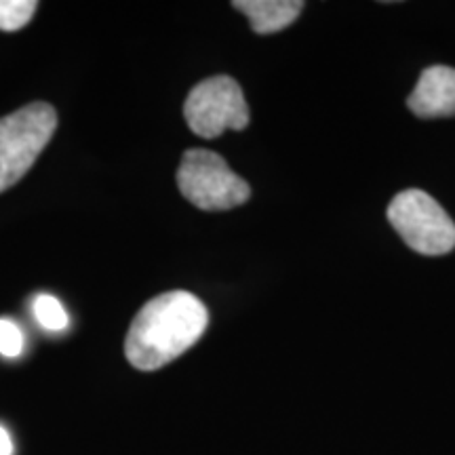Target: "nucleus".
I'll return each instance as SVG.
<instances>
[{
	"mask_svg": "<svg viewBox=\"0 0 455 455\" xmlns=\"http://www.w3.org/2000/svg\"><path fill=\"white\" fill-rule=\"evenodd\" d=\"M209 325V312L195 293L156 295L131 323L124 355L140 371H156L190 350Z\"/></svg>",
	"mask_w": 455,
	"mask_h": 455,
	"instance_id": "obj_1",
	"label": "nucleus"
},
{
	"mask_svg": "<svg viewBox=\"0 0 455 455\" xmlns=\"http://www.w3.org/2000/svg\"><path fill=\"white\" fill-rule=\"evenodd\" d=\"M55 127L57 114L53 106L43 101L0 118V195L13 188L32 169L53 138Z\"/></svg>",
	"mask_w": 455,
	"mask_h": 455,
	"instance_id": "obj_2",
	"label": "nucleus"
},
{
	"mask_svg": "<svg viewBox=\"0 0 455 455\" xmlns=\"http://www.w3.org/2000/svg\"><path fill=\"white\" fill-rule=\"evenodd\" d=\"M178 186L186 201L203 212H228L247 203L251 188L212 150L195 148L181 156Z\"/></svg>",
	"mask_w": 455,
	"mask_h": 455,
	"instance_id": "obj_3",
	"label": "nucleus"
},
{
	"mask_svg": "<svg viewBox=\"0 0 455 455\" xmlns=\"http://www.w3.org/2000/svg\"><path fill=\"white\" fill-rule=\"evenodd\" d=\"M388 220L413 251L445 255L455 247L453 220L422 190H405L392 198Z\"/></svg>",
	"mask_w": 455,
	"mask_h": 455,
	"instance_id": "obj_4",
	"label": "nucleus"
},
{
	"mask_svg": "<svg viewBox=\"0 0 455 455\" xmlns=\"http://www.w3.org/2000/svg\"><path fill=\"white\" fill-rule=\"evenodd\" d=\"M184 116L198 138H220L226 129L243 131L249 124V106L243 89L230 76H212L188 95Z\"/></svg>",
	"mask_w": 455,
	"mask_h": 455,
	"instance_id": "obj_5",
	"label": "nucleus"
},
{
	"mask_svg": "<svg viewBox=\"0 0 455 455\" xmlns=\"http://www.w3.org/2000/svg\"><path fill=\"white\" fill-rule=\"evenodd\" d=\"M407 104L419 118L455 116V68H426Z\"/></svg>",
	"mask_w": 455,
	"mask_h": 455,
	"instance_id": "obj_6",
	"label": "nucleus"
},
{
	"mask_svg": "<svg viewBox=\"0 0 455 455\" xmlns=\"http://www.w3.org/2000/svg\"><path fill=\"white\" fill-rule=\"evenodd\" d=\"M232 7L249 17L253 32L275 34L298 20L304 3L299 0H235Z\"/></svg>",
	"mask_w": 455,
	"mask_h": 455,
	"instance_id": "obj_7",
	"label": "nucleus"
},
{
	"mask_svg": "<svg viewBox=\"0 0 455 455\" xmlns=\"http://www.w3.org/2000/svg\"><path fill=\"white\" fill-rule=\"evenodd\" d=\"M38 3L34 0H0V30H21L32 20Z\"/></svg>",
	"mask_w": 455,
	"mask_h": 455,
	"instance_id": "obj_8",
	"label": "nucleus"
},
{
	"mask_svg": "<svg viewBox=\"0 0 455 455\" xmlns=\"http://www.w3.org/2000/svg\"><path fill=\"white\" fill-rule=\"evenodd\" d=\"M34 316L49 331H61L68 327V312L64 310L60 299H55L53 295H38L34 299Z\"/></svg>",
	"mask_w": 455,
	"mask_h": 455,
	"instance_id": "obj_9",
	"label": "nucleus"
},
{
	"mask_svg": "<svg viewBox=\"0 0 455 455\" xmlns=\"http://www.w3.org/2000/svg\"><path fill=\"white\" fill-rule=\"evenodd\" d=\"M24 350V335L20 327L9 318H0V355L7 358H17Z\"/></svg>",
	"mask_w": 455,
	"mask_h": 455,
	"instance_id": "obj_10",
	"label": "nucleus"
},
{
	"mask_svg": "<svg viewBox=\"0 0 455 455\" xmlns=\"http://www.w3.org/2000/svg\"><path fill=\"white\" fill-rule=\"evenodd\" d=\"M0 455H13V443H11L9 432L0 426Z\"/></svg>",
	"mask_w": 455,
	"mask_h": 455,
	"instance_id": "obj_11",
	"label": "nucleus"
}]
</instances>
